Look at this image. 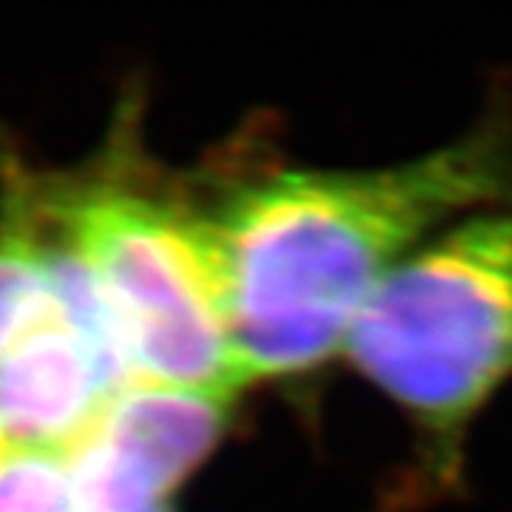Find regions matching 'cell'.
Here are the masks:
<instances>
[{"mask_svg":"<svg viewBox=\"0 0 512 512\" xmlns=\"http://www.w3.org/2000/svg\"><path fill=\"white\" fill-rule=\"evenodd\" d=\"M510 194L507 103L404 163L276 168L231 185L202 211L245 384L330 362L396 262L464 211Z\"/></svg>","mask_w":512,"mask_h":512,"instance_id":"6da1fadb","label":"cell"},{"mask_svg":"<svg viewBox=\"0 0 512 512\" xmlns=\"http://www.w3.org/2000/svg\"><path fill=\"white\" fill-rule=\"evenodd\" d=\"M345 353L413 430L416 498L456 495L478 419L512 384V194L464 211L396 262Z\"/></svg>","mask_w":512,"mask_h":512,"instance_id":"7a4b0ae2","label":"cell"},{"mask_svg":"<svg viewBox=\"0 0 512 512\" xmlns=\"http://www.w3.org/2000/svg\"><path fill=\"white\" fill-rule=\"evenodd\" d=\"M40 188L43 211L92 271L140 382L234 396L239 373L205 211L128 174Z\"/></svg>","mask_w":512,"mask_h":512,"instance_id":"3957f363","label":"cell"},{"mask_svg":"<svg viewBox=\"0 0 512 512\" xmlns=\"http://www.w3.org/2000/svg\"><path fill=\"white\" fill-rule=\"evenodd\" d=\"M231 402L234 396L157 382L123 387L66 453L74 501L100 512L168 507L225 433Z\"/></svg>","mask_w":512,"mask_h":512,"instance_id":"277c9868","label":"cell"},{"mask_svg":"<svg viewBox=\"0 0 512 512\" xmlns=\"http://www.w3.org/2000/svg\"><path fill=\"white\" fill-rule=\"evenodd\" d=\"M111 396L92 348L49 308L0 359V450L69 453Z\"/></svg>","mask_w":512,"mask_h":512,"instance_id":"5b68a950","label":"cell"},{"mask_svg":"<svg viewBox=\"0 0 512 512\" xmlns=\"http://www.w3.org/2000/svg\"><path fill=\"white\" fill-rule=\"evenodd\" d=\"M49 308V248L37 183L9 180L0 208V359Z\"/></svg>","mask_w":512,"mask_h":512,"instance_id":"8992f818","label":"cell"},{"mask_svg":"<svg viewBox=\"0 0 512 512\" xmlns=\"http://www.w3.org/2000/svg\"><path fill=\"white\" fill-rule=\"evenodd\" d=\"M0 512H74L66 453L0 450Z\"/></svg>","mask_w":512,"mask_h":512,"instance_id":"52a82bcc","label":"cell"}]
</instances>
